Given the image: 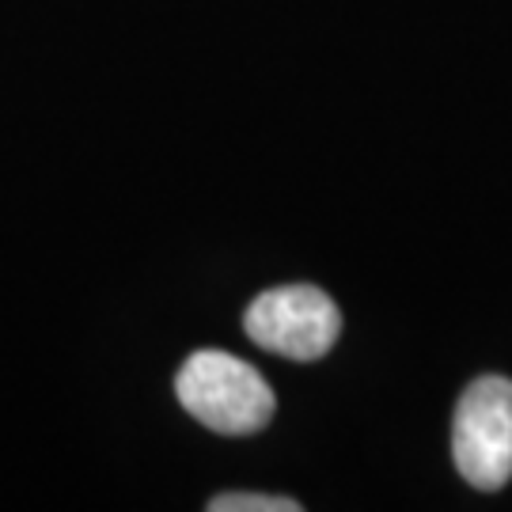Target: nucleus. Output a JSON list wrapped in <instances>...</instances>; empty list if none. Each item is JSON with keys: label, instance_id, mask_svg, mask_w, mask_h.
<instances>
[{"label": "nucleus", "instance_id": "obj_3", "mask_svg": "<svg viewBox=\"0 0 512 512\" xmlns=\"http://www.w3.org/2000/svg\"><path fill=\"white\" fill-rule=\"evenodd\" d=\"M247 338L289 361H319L342 334V311L315 285H281L243 315Z\"/></svg>", "mask_w": 512, "mask_h": 512}, {"label": "nucleus", "instance_id": "obj_2", "mask_svg": "<svg viewBox=\"0 0 512 512\" xmlns=\"http://www.w3.org/2000/svg\"><path fill=\"white\" fill-rule=\"evenodd\" d=\"M452 456L475 490L494 494L512 478V380L482 376L463 391L452 421Z\"/></svg>", "mask_w": 512, "mask_h": 512}, {"label": "nucleus", "instance_id": "obj_1", "mask_svg": "<svg viewBox=\"0 0 512 512\" xmlns=\"http://www.w3.org/2000/svg\"><path fill=\"white\" fill-rule=\"evenodd\" d=\"M175 395L190 418L220 437H251L274 418V391L258 368L220 349H198L175 376Z\"/></svg>", "mask_w": 512, "mask_h": 512}, {"label": "nucleus", "instance_id": "obj_4", "mask_svg": "<svg viewBox=\"0 0 512 512\" xmlns=\"http://www.w3.org/2000/svg\"><path fill=\"white\" fill-rule=\"evenodd\" d=\"M304 505L296 497L274 494H220L209 501V512H300Z\"/></svg>", "mask_w": 512, "mask_h": 512}]
</instances>
